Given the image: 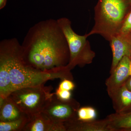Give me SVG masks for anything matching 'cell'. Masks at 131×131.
<instances>
[{"label":"cell","instance_id":"obj_1","mask_svg":"<svg viewBox=\"0 0 131 131\" xmlns=\"http://www.w3.org/2000/svg\"><path fill=\"white\" fill-rule=\"evenodd\" d=\"M24 63L44 72L66 66L70 60L68 42L57 20L39 21L29 29L21 45Z\"/></svg>","mask_w":131,"mask_h":131},{"label":"cell","instance_id":"obj_2","mask_svg":"<svg viewBox=\"0 0 131 131\" xmlns=\"http://www.w3.org/2000/svg\"><path fill=\"white\" fill-rule=\"evenodd\" d=\"M0 63L7 68L13 91L25 87L45 85L49 80L73 79L67 66L48 72L27 65L22 60L21 45L16 38L3 39L0 42Z\"/></svg>","mask_w":131,"mask_h":131},{"label":"cell","instance_id":"obj_3","mask_svg":"<svg viewBox=\"0 0 131 131\" xmlns=\"http://www.w3.org/2000/svg\"><path fill=\"white\" fill-rule=\"evenodd\" d=\"M131 11V0H98L94 8V25L88 34L101 35L108 41L119 33Z\"/></svg>","mask_w":131,"mask_h":131},{"label":"cell","instance_id":"obj_4","mask_svg":"<svg viewBox=\"0 0 131 131\" xmlns=\"http://www.w3.org/2000/svg\"><path fill=\"white\" fill-rule=\"evenodd\" d=\"M57 21L69 49L70 57L67 67L71 70L77 66L83 67L92 63L95 53L91 50L90 42L87 39L89 37L88 34L83 35L77 34L71 27V21L67 18H60Z\"/></svg>","mask_w":131,"mask_h":131},{"label":"cell","instance_id":"obj_5","mask_svg":"<svg viewBox=\"0 0 131 131\" xmlns=\"http://www.w3.org/2000/svg\"><path fill=\"white\" fill-rule=\"evenodd\" d=\"M52 89L45 85L25 87L15 90L8 96L23 112L31 116L42 112L54 95Z\"/></svg>","mask_w":131,"mask_h":131},{"label":"cell","instance_id":"obj_6","mask_svg":"<svg viewBox=\"0 0 131 131\" xmlns=\"http://www.w3.org/2000/svg\"><path fill=\"white\" fill-rule=\"evenodd\" d=\"M80 107V103L75 99L61 100L54 93L42 112L53 122L64 123L77 118L78 110Z\"/></svg>","mask_w":131,"mask_h":131},{"label":"cell","instance_id":"obj_7","mask_svg":"<svg viewBox=\"0 0 131 131\" xmlns=\"http://www.w3.org/2000/svg\"><path fill=\"white\" fill-rule=\"evenodd\" d=\"M130 57L125 56L118 64L110 76L106 80L107 91L110 98L120 88L125 84L130 75Z\"/></svg>","mask_w":131,"mask_h":131},{"label":"cell","instance_id":"obj_8","mask_svg":"<svg viewBox=\"0 0 131 131\" xmlns=\"http://www.w3.org/2000/svg\"><path fill=\"white\" fill-rule=\"evenodd\" d=\"M109 42L113 54L110 72L111 74L124 56H130L131 42L129 35H125L118 33L113 37Z\"/></svg>","mask_w":131,"mask_h":131},{"label":"cell","instance_id":"obj_9","mask_svg":"<svg viewBox=\"0 0 131 131\" xmlns=\"http://www.w3.org/2000/svg\"><path fill=\"white\" fill-rule=\"evenodd\" d=\"M22 131H66L63 123L52 122L43 112L30 116Z\"/></svg>","mask_w":131,"mask_h":131},{"label":"cell","instance_id":"obj_10","mask_svg":"<svg viewBox=\"0 0 131 131\" xmlns=\"http://www.w3.org/2000/svg\"><path fill=\"white\" fill-rule=\"evenodd\" d=\"M66 131H112L106 118L82 121L77 118L64 123Z\"/></svg>","mask_w":131,"mask_h":131},{"label":"cell","instance_id":"obj_11","mask_svg":"<svg viewBox=\"0 0 131 131\" xmlns=\"http://www.w3.org/2000/svg\"><path fill=\"white\" fill-rule=\"evenodd\" d=\"M0 101V122L13 121L26 115L9 96Z\"/></svg>","mask_w":131,"mask_h":131},{"label":"cell","instance_id":"obj_12","mask_svg":"<svg viewBox=\"0 0 131 131\" xmlns=\"http://www.w3.org/2000/svg\"><path fill=\"white\" fill-rule=\"evenodd\" d=\"M111 98L115 113H124L131 110V91L127 88L125 84Z\"/></svg>","mask_w":131,"mask_h":131},{"label":"cell","instance_id":"obj_13","mask_svg":"<svg viewBox=\"0 0 131 131\" xmlns=\"http://www.w3.org/2000/svg\"><path fill=\"white\" fill-rule=\"evenodd\" d=\"M106 118L112 131H131V110L124 113L112 114Z\"/></svg>","mask_w":131,"mask_h":131},{"label":"cell","instance_id":"obj_14","mask_svg":"<svg viewBox=\"0 0 131 131\" xmlns=\"http://www.w3.org/2000/svg\"><path fill=\"white\" fill-rule=\"evenodd\" d=\"M30 117L26 115L13 121L0 122V131H22Z\"/></svg>","mask_w":131,"mask_h":131},{"label":"cell","instance_id":"obj_15","mask_svg":"<svg viewBox=\"0 0 131 131\" xmlns=\"http://www.w3.org/2000/svg\"><path fill=\"white\" fill-rule=\"evenodd\" d=\"M97 112L91 106L80 107L78 110L77 119L82 121H90L96 120Z\"/></svg>","mask_w":131,"mask_h":131},{"label":"cell","instance_id":"obj_16","mask_svg":"<svg viewBox=\"0 0 131 131\" xmlns=\"http://www.w3.org/2000/svg\"><path fill=\"white\" fill-rule=\"evenodd\" d=\"M131 33V11L124 20L119 33L122 35H129Z\"/></svg>","mask_w":131,"mask_h":131},{"label":"cell","instance_id":"obj_17","mask_svg":"<svg viewBox=\"0 0 131 131\" xmlns=\"http://www.w3.org/2000/svg\"><path fill=\"white\" fill-rule=\"evenodd\" d=\"M55 95L59 100L63 101L70 100L71 99V91L60 89L58 88L54 93Z\"/></svg>","mask_w":131,"mask_h":131},{"label":"cell","instance_id":"obj_18","mask_svg":"<svg viewBox=\"0 0 131 131\" xmlns=\"http://www.w3.org/2000/svg\"><path fill=\"white\" fill-rule=\"evenodd\" d=\"M75 87V84L72 80L65 79L62 80L58 88L60 89L71 91L74 89Z\"/></svg>","mask_w":131,"mask_h":131},{"label":"cell","instance_id":"obj_19","mask_svg":"<svg viewBox=\"0 0 131 131\" xmlns=\"http://www.w3.org/2000/svg\"><path fill=\"white\" fill-rule=\"evenodd\" d=\"M126 86L130 91H131V76H130L127 80L125 83Z\"/></svg>","mask_w":131,"mask_h":131},{"label":"cell","instance_id":"obj_20","mask_svg":"<svg viewBox=\"0 0 131 131\" xmlns=\"http://www.w3.org/2000/svg\"><path fill=\"white\" fill-rule=\"evenodd\" d=\"M7 0H0V9H3L6 4Z\"/></svg>","mask_w":131,"mask_h":131},{"label":"cell","instance_id":"obj_21","mask_svg":"<svg viewBox=\"0 0 131 131\" xmlns=\"http://www.w3.org/2000/svg\"><path fill=\"white\" fill-rule=\"evenodd\" d=\"M130 76H131V61L130 65Z\"/></svg>","mask_w":131,"mask_h":131},{"label":"cell","instance_id":"obj_22","mask_svg":"<svg viewBox=\"0 0 131 131\" xmlns=\"http://www.w3.org/2000/svg\"><path fill=\"white\" fill-rule=\"evenodd\" d=\"M129 36H130V39L131 42V33L129 34ZM130 58L131 59V54H130Z\"/></svg>","mask_w":131,"mask_h":131}]
</instances>
